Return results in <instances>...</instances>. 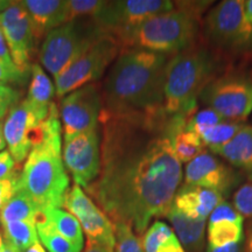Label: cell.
Here are the masks:
<instances>
[{"instance_id": "cell-1", "label": "cell", "mask_w": 252, "mask_h": 252, "mask_svg": "<svg viewBox=\"0 0 252 252\" xmlns=\"http://www.w3.org/2000/svg\"><path fill=\"white\" fill-rule=\"evenodd\" d=\"M188 119L159 113H111L102 109L100 168L86 193L112 223L138 236L151 220L166 217L182 181V165L172 146Z\"/></svg>"}, {"instance_id": "cell-2", "label": "cell", "mask_w": 252, "mask_h": 252, "mask_svg": "<svg viewBox=\"0 0 252 252\" xmlns=\"http://www.w3.org/2000/svg\"><path fill=\"white\" fill-rule=\"evenodd\" d=\"M169 58L144 49H122L102 84V109L118 115L165 112Z\"/></svg>"}, {"instance_id": "cell-3", "label": "cell", "mask_w": 252, "mask_h": 252, "mask_svg": "<svg viewBox=\"0 0 252 252\" xmlns=\"http://www.w3.org/2000/svg\"><path fill=\"white\" fill-rule=\"evenodd\" d=\"M42 140L28 154L18 181V190L39 210L63 208L69 175L62 158V125L56 104L41 122Z\"/></svg>"}, {"instance_id": "cell-4", "label": "cell", "mask_w": 252, "mask_h": 252, "mask_svg": "<svg viewBox=\"0 0 252 252\" xmlns=\"http://www.w3.org/2000/svg\"><path fill=\"white\" fill-rule=\"evenodd\" d=\"M212 2L174 1L172 11L145 20L117 41L122 48L149 50L174 56L196 45L200 33V15Z\"/></svg>"}, {"instance_id": "cell-5", "label": "cell", "mask_w": 252, "mask_h": 252, "mask_svg": "<svg viewBox=\"0 0 252 252\" xmlns=\"http://www.w3.org/2000/svg\"><path fill=\"white\" fill-rule=\"evenodd\" d=\"M216 61L206 47L195 45L171 56L165 74L163 109L168 116L189 119L196 112L197 99L214 78Z\"/></svg>"}, {"instance_id": "cell-6", "label": "cell", "mask_w": 252, "mask_h": 252, "mask_svg": "<svg viewBox=\"0 0 252 252\" xmlns=\"http://www.w3.org/2000/svg\"><path fill=\"white\" fill-rule=\"evenodd\" d=\"M104 35L106 33L94 19L68 21L50 32L42 41L39 52L41 64L53 77H58Z\"/></svg>"}, {"instance_id": "cell-7", "label": "cell", "mask_w": 252, "mask_h": 252, "mask_svg": "<svg viewBox=\"0 0 252 252\" xmlns=\"http://www.w3.org/2000/svg\"><path fill=\"white\" fill-rule=\"evenodd\" d=\"M244 5L242 0H224L210 9L204 33L214 48L235 56L252 54V24Z\"/></svg>"}, {"instance_id": "cell-8", "label": "cell", "mask_w": 252, "mask_h": 252, "mask_svg": "<svg viewBox=\"0 0 252 252\" xmlns=\"http://www.w3.org/2000/svg\"><path fill=\"white\" fill-rule=\"evenodd\" d=\"M198 99L223 118L244 123L252 112V76L229 71L214 77Z\"/></svg>"}, {"instance_id": "cell-9", "label": "cell", "mask_w": 252, "mask_h": 252, "mask_svg": "<svg viewBox=\"0 0 252 252\" xmlns=\"http://www.w3.org/2000/svg\"><path fill=\"white\" fill-rule=\"evenodd\" d=\"M122 49V46L115 37L109 34L104 35L62 74L54 78L56 96L62 98L87 84L98 82L118 58Z\"/></svg>"}, {"instance_id": "cell-10", "label": "cell", "mask_w": 252, "mask_h": 252, "mask_svg": "<svg viewBox=\"0 0 252 252\" xmlns=\"http://www.w3.org/2000/svg\"><path fill=\"white\" fill-rule=\"evenodd\" d=\"M102 108V83L99 82L87 84L62 97L59 115L64 140L99 127Z\"/></svg>"}, {"instance_id": "cell-11", "label": "cell", "mask_w": 252, "mask_h": 252, "mask_svg": "<svg viewBox=\"0 0 252 252\" xmlns=\"http://www.w3.org/2000/svg\"><path fill=\"white\" fill-rule=\"evenodd\" d=\"M174 1L167 0H116L106 1L94 23L116 40L145 20L172 11Z\"/></svg>"}, {"instance_id": "cell-12", "label": "cell", "mask_w": 252, "mask_h": 252, "mask_svg": "<svg viewBox=\"0 0 252 252\" xmlns=\"http://www.w3.org/2000/svg\"><path fill=\"white\" fill-rule=\"evenodd\" d=\"M62 158L75 185L84 189L89 187L98 176L100 168L99 127L65 139Z\"/></svg>"}, {"instance_id": "cell-13", "label": "cell", "mask_w": 252, "mask_h": 252, "mask_svg": "<svg viewBox=\"0 0 252 252\" xmlns=\"http://www.w3.org/2000/svg\"><path fill=\"white\" fill-rule=\"evenodd\" d=\"M63 208L76 217L88 239L115 250L113 223L83 188L75 184L71 186L65 194Z\"/></svg>"}, {"instance_id": "cell-14", "label": "cell", "mask_w": 252, "mask_h": 252, "mask_svg": "<svg viewBox=\"0 0 252 252\" xmlns=\"http://www.w3.org/2000/svg\"><path fill=\"white\" fill-rule=\"evenodd\" d=\"M244 175L217 156L203 152L185 168V184L197 186L229 196L230 193L243 181Z\"/></svg>"}, {"instance_id": "cell-15", "label": "cell", "mask_w": 252, "mask_h": 252, "mask_svg": "<svg viewBox=\"0 0 252 252\" xmlns=\"http://www.w3.org/2000/svg\"><path fill=\"white\" fill-rule=\"evenodd\" d=\"M0 32L5 37L15 67L23 74L30 75L35 42L30 18L21 1H11L8 8L0 14Z\"/></svg>"}, {"instance_id": "cell-16", "label": "cell", "mask_w": 252, "mask_h": 252, "mask_svg": "<svg viewBox=\"0 0 252 252\" xmlns=\"http://www.w3.org/2000/svg\"><path fill=\"white\" fill-rule=\"evenodd\" d=\"M4 135L9 153L18 165L27 159L32 149L42 139L41 122L25 99L8 111L4 121Z\"/></svg>"}, {"instance_id": "cell-17", "label": "cell", "mask_w": 252, "mask_h": 252, "mask_svg": "<svg viewBox=\"0 0 252 252\" xmlns=\"http://www.w3.org/2000/svg\"><path fill=\"white\" fill-rule=\"evenodd\" d=\"M243 216L232 204L223 201L220 203L208 220V247L220 248L231 243H242L244 239Z\"/></svg>"}, {"instance_id": "cell-18", "label": "cell", "mask_w": 252, "mask_h": 252, "mask_svg": "<svg viewBox=\"0 0 252 252\" xmlns=\"http://www.w3.org/2000/svg\"><path fill=\"white\" fill-rule=\"evenodd\" d=\"M21 4L30 18L35 45L67 23V0H23Z\"/></svg>"}, {"instance_id": "cell-19", "label": "cell", "mask_w": 252, "mask_h": 252, "mask_svg": "<svg viewBox=\"0 0 252 252\" xmlns=\"http://www.w3.org/2000/svg\"><path fill=\"white\" fill-rule=\"evenodd\" d=\"M223 201L224 197L216 191L185 184L175 193L172 206L189 219L207 220Z\"/></svg>"}, {"instance_id": "cell-20", "label": "cell", "mask_w": 252, "mask_h": 252, "mask_svg": "<svg viewBox=\"0 0 252 252\" xmlns=\"http://www.w3.org/2000/svg\"><path fill=\"white\" fill-rule=\"evenodd\" d=\"M55 86L48 75L39 63H32L31 81L25 100L39 122H43L48 117L50 109L55 104L53 102Z\"/></svg>"}, {"instance_id": "cell-21", "label": "cell", "mask_w": 252, "mask_h": 252, "mask_svg": "<svg viewBox=\"0 0 252 252\" xmlns=\"http://www.w3.org/2000/svg\"><path fill=\"white\" fill-rule=\"evenodd\" d=\"M213 153L252 181V125L245 124L228 144Z\"/></svg>"}, {"instance_id": "cell-22", "label": "cell", "mask_w": 252, "mask_h": 252, "mask_svg": "<svg viewBox=\"0 0 252 252\" xmlns=\"http://www.w3.org/2000/svg\"><path fill=\"white\" fill-rule=\"evenodd\" d=\"M185 251L202 252L206 238V220L189 219L174 207L166 215Z\"/></svg>"}, {"instance_id": "cell-23", "label": "cell", "mask_w": 252, "mask_h": 252, "mask_svg": "<svg viewBox=\"0 0 252 252\" xmlns=\"http://www.w3.org/2000/svg\"><path fill=\"white\" fill-rule=\"evenodd\" d=\"M141 243L145 252H186L173 229L161 220H156L149 226Z\"/></svg>"}, {"instance_id": "cell-24", "label": "cell", "mask_w": 252, "mask_h": 252, "mask_svg": "<svg viewBox=\"0 0 252 252\" xmlns=\"http://www.w3.org/2000/svg\"><path fill=\"white\" fill-rule=\"evenodd\" d=\"M41 216L45 219L59 234L83 249L84 237L83 230L76 217L62 208H49L40 210Z\"/></svg>"}, {"instance_id": "cell-25", "label": "cell", "mask_w": 252, "mask_h": 252, "mask_svg": "<svg viewBox=\"0 0 252 252\" xmlns=\"http://www.w3.org/2000/svg\"><path fill=\"white\" fill-rule=\"evenodd\" d=\"M1 228L5 241L9 242L20 252H25L39 241L36 223L34 220H15L2 224Z\"/></svg>"}, {"instance_id": "cell-26", "label": "cell", "mask_w": 252, "mask_h": 252, "mask_svg": "<svg viewBox=\"0 0 252 252\" xmlns=\"http://www.w3.org/2000/svg\"><path fill=\"white\" fill-rule=\"evenodd\" d=\"M39 208L26 195L17 190L0 213V225L15 220H36Z\"/></svg>"}, {"instance_id": "cell-27", "label": "cell", "mask_w": 252, "mask_h": 252, "mask_svg": "<svg viewBox=\"0 0 252 252\" xmlns=\"http://www.w3.org/2000/svg\"><path fill=\"white\" fill-rule=\"evenodd\" d=\"M172 146L175 157L182 162H190L197 156L204 152L202 140L193 132L188 131L186 126H181L172 137Z\"/></svg>"}, {"instance_id": "cell-28", "label": "cell", "mask_w": 252, "mask_h": 252, "mask_svg": "<svg viewBox=\"0 0 252 252\" xmlns=\"http://www.w3.org/2000/svg\"><path fill=\"white\" fill-rule=\"evenodd\" d=\"M36 230L41 244L46 248L48 252H82L83 249L77 247L72 242L61 234H59L56 230L49 224L47 220L41 216L39 212L36 216Z\"/></svg>"}, {"instance_id": "cell-29", "label": "cell", "mask_w": 252, "mask_h": 252, "mask_svg": "<svg viewBox=\"0 0 252 252\" xmlns=\"http://www.w3.org/2000/svg\"><path fill=\"white\" fill-rule=\"evenodd\" d=\"M244 125L245 123L232 122L225 119V121L220 122V124L207 130L201 135L200 139L202 140L204 147H208L212 152H214V151L228 144L244 127Z\"/></svg>"}, {"instance_id": "cell-30", "label": "cell", "mask_w": 252, "mask_h": 252, "mask_svg": "<svg viewBox=\"0 0 252 252\" xmlns=\"http://www.w3.org/2000/svg\"><path fill=\"white\" fill-rule=\"evenodd\" d=\"M115 226V252H145L139 236L125 223H113Z\"/></svg>"}, {"instance_id": "cell-31", "label": "cell", "mask_w": 252, "mask_h": 252, "mask_svg": "<svg viewBox=\"0 0 252 252\" xmlns=\"http://www.w3.org/2000/svg\"><path fill=\"white\" fill-rule=\"evenodd\" d=\"M105 4L102 0H67V23L76 19H94Z\"/></svg>"}, {"instance_id": "cell-32", "label": "cell", "mask_w": 252, "mask_h": 252, "mask_svg": "<svg viewBox=\"0 0 252 252\" xmlns=\"http://www.w3.org/2000/svg\"><path fill=\"white\" fill-rule=\"evenodd\" d=\"M223 121H225V118H223L217 112L207 108L198 112H195L188 119L187 124H186V128L188 131L193 132V133H195L200 138L207 130L212 128L213 126L220 124Z\"/></svg>"}, {"instance_id": "cell-33", "label": "cell", "mask_w": 252, "mask_h": 252, "mask_svg": "<svg viewBox=\"0 0 252 252\" xmlns=\"http://www.w3.org/2000/svg\"><path fill=\"white\" fill-rule=\"evenodd\" d=\"M234 207L243 217L252 219V181L242 185L236 190Z\"/></svg>"}, {"instance_id": "cell-34", "label": "cell", "mask_w": 252, "mask_h": 252, "mask_svg": "<svg viewBox=\"0 0 252 252\" xmlns=\"http://www.w3.org/2000/svg\"><path fill=\"white\" fill-rule=\"evenodd\" d=\"M20 173L18 171L8 178L0 180V213L18 190V181Z\"/></svg>"}, {"instance_id": "cell-35", "label": "cell", "mask_w": 252, "mask_h": 252, "mask_svg": "<svg viewBox=\"0 0 252 252\" xmlns=\"http://www.w3.org/2000/svg\"><path fill=\"white\" fill-rule=\"evenodd\" d=\"M28 75H25L18 68H9L0 62V83L23 86L27 82Z\"/></svg>"}, {"instance_id": "cell-36", "label": "cell", "mask_w": 252, "mask_h": 252, "mask_svg": "<svg viewBox=\"0 0 252 252\" xmlns=\"http://www.w3.org/2000/svg\"><path fill=\"white\" fill-rule=\"evenodd\" d=\"M17 172V162L14 161L13 157L11 156L8 150H4L0 152V180L8 178Z\"/></svg>"}, {"instance_id": "cell-37", "label": "cell", "mask_w": 252, "mask_h": 252, "mask_svg": "<svg viewBox=\"0 0 252 252\" xmlns=\"http://www.w3.org/2000/svg\"><path fill=\"white\" fill-rule=\"evenodd\" d=\"M0 62H1L2 64L7 65L9 68H17L15 67L13 60H12L11 53H9L7 43H6L5 37L2 35L1 32H0Z\"/></svg>"}, {"instance_id": "cell-38", "label": "cell", "mask_w": 252, "mask_h": 252, "mask_svg": "<svg viewBox=\"0 0 252 252\" xmlns=\"http://www.w3.org/2000/svg\"><path fill=\"white\" fill-rule=\"evenodd\" d=\"M19 102V97H11V96H1L0 94V121L7 116L9 110L17 105Z\"/></svg>"}, {"instance_id": "cell-39", "label": "cell", "mask_w": 252, "mask_h": 252, "mask_svg": "<svg viewBox=\"0 0 252 252\" xmlns=\"http://www.w3.org/2000/svg\"><path fill=\"white\" fill-rule=\"evenodd\" d=\"M83 252H115V250L110 249L108 247L97 243V242L91 241V239L87 238L86 247L83 249Z\"/></svg>"}, {"instance_id": "cell-40", "label": "cell", "mask_w": 252, "mask_h": 252, "mask_svg": "<svg viewBox=\"0 0 252 252\" xmlns=\"http://www.w3.org/2000/svg\"><path fill=\"white\" fill-rule=\"evenodd\" d=\"M242 243H231L220 248L208 247L207 252H242Z\"/></svg>"}, {"instance_id": "cell-41", "label": "cell", "mask_w": 252, "mask_h": 252, "mask_svg": "<svg viewBox=\"0 0 252 252\" xmlns=\"http://www.w3.org/2000/svg\"><path fill=\"white\" fill-rule=\"evenodd\" d=\"M7 146L6 144V139H5V135H4V121H0V152L5 150V147Z\"/></svg>"}, {"instance_id": "cell-42", "label": "cell", "mask_w": 252, "mask_h": 252, "mask_svg": "<svg viewBox=\"0 0 252 252\" xmlns=\"http://www.w3.org/2000/svg\"><path fill=\"white\" fill-rule=\"evenodd\" d=\"M25 252H46V250H45V248H43V245L41 244V242L37 241L33 245H32V247L28 248Z\"/></svg>"}, {"instance_id": "cell-43", "label": "cell", "mask_w": 252, "mask_h": 252, "mask_svg": "<svg viewBox=\"0 0 252 252\" xmlns=\"http://www.w3.org/2000/svg\"><path fill=\"white\" fill-rule=\"evenodd\" d=\"M245 13H247V17L249 20H250V23L252 24V0H248V1H245Z\"/></svg>"}, {"instance_id": "cell-44", "label": "cell", "mask_w": 252, "mask_h": 252, "mask_svg": "<svg viewBox=\"0 0 252 252\" xmlns=\"http://www.w3.org/2000/svg\"><path fill=\"white\" fill-rule=\"evenodd\" d=\"M1 252H20V251H19L15 247H13V245L9 243V242L5 241L4 239V247H2Z\"/></svg>"}, {"instance_id": "cell-45", "label": "cell", "mask_w": 252, "mask_h": 252, "mask_svg": "<svg viewBox=\"0 0 252 252\" xmlns=\"http://www.w3.org/2000/svg\"><path fill=\"white\" fill-rule=\"evenodd\" d=\"M9 5H11V0H0V14H1L6 8H8Z\"/></svg>"}, {"instance_id": "cell-46", "label": "cell", "mask_w": 252, "mask_h": 252, "mask_svg": "<svg viewBox=\"0 0 252 252\" xmlns=\"http://www.w3.org/2000/svg\"><path fill=\"white\" fill-rule=\"evenodd\" d=\"M2 247H4V238H2L1 235H0V252L2 251Z\"/></svg>"}, {"instance_id": "cell-47", "label": "cell", "mask_w": 252, "mask_h": 252, "mask_svg": "<svg viewBox=\"0 0 252 252\" xmlns=\"http://www.w3.org/2000/svg\"><path fill=\"white\" fill-rule=\"evenodd\" d=\"M248 252H252V239L250 241V243H249V248H248Z\"/></svg>"}]
</instances>
